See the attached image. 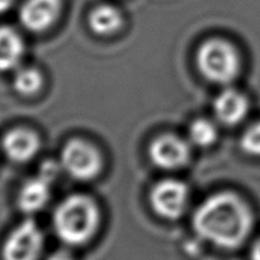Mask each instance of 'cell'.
Listing matches in <instances>:
<instances>
[{"mask_svg":"<svg viewBox=\"0 0 260 260\" xmlns=\"http://www.w3.org/2000/svg\"><path fill=\"white\" fill-rule=\"evenodd\" d=\"M193 228L205 240L226 249L240 246L253 229L246 203L234 193H218L205 201L193 216Z\"/></svg>","mask_w":260,"mask_h":260,"instance_id":"cell-1","label":"cell"},{"mask_svg":"<svg viewBox=\"0 0 260 260\" xmlns=\"http://www.w3.org/2000/svg\"><path fill=\"white\" fill-rule=\"evenodd\" d=\"M99 222L96 205L85 196H70L58 205L53 228L58 239L68 245H83L93 238Z\"/></svg>","mask_w":260,"mask_h":260,"instance_id":"cell-2","label":"cell"},{"mask_svg":"<svg viewBox=\"0 0 260 260\" xmlns=\"http://www.w3.org/2000/svg\"><path fill=\"white\" fill-rule=\"evenodd\" d=\"M197 66L207 80L229 84L238 76L240 60L233 45L222 40H208L198 48Z\"/></svg>","mask_w":260,"mask_h":260,"instance_id":"cell-3","label":"cell"},{"mask_svg":"<svg viewBox=\"0 0 260 260\" xmlns=\"http://www.w3.org/2000/svg\"><path fill=\"white\" fill-rule=\"evenodd\" d=\"M61 167L70 177L79 180L93 179L102 169L98 150L83 140H71L61 152Z\"/></svg>","mask_w":260,"mask_h":260,"instance_id":"cell-4","label":"cell"},{"mask_svg":"<svg viewBox=\"0 0 260 260\" xmlns=\"http://www.w3.org/2000/svg\"><path fill=\"white\" fill-rule=\"evenodd\" d=\"M43 248V235L33 220H25L8 235L3 246L4 260H37Z\"/></svg>","mask_w":260,"mask_h":260,"instance_id":"cell-5","label":"cell"},{"mask_svg":"<svg viewBox=\"0 0 260 260\" xmlns=\"http://www.w3.org/2000/svg\"><path fill=\"white\" fill-rule=\"evenodd\" d=\"M188 197V188L184 183L175 179H165L152 188L150 201L157 215L175 220L180 217L187 208Z\"/></svg>","mask_w":260,"mask_h":260,"instance_id":"cell-6","label":"cell"},{"mask_svg":"<svg viewBox=\"0 0 260 260\" xmlns=\"http://www.w3.org/2000/svg\"><path fill=\"white\" fill-rule=\"evenodd\" d=\"M150 157L161 169H178L184 167L190 156L189 144L174 135H162L150 145Z\"/></svg>","mask_w":260,"mask_h":260,"instance_id":"cell-7","label":"cell"},{"mask_svg":"<svg viewBox=\"0 0 260 260\" xmlns=\"http://www.w3.org/2000/svg\"><path fill=\"white\" fill-rule=\"evenodd\" d=\"M61 0H25L19 10V20L24 28L32 32L48 29L57 19Z\"/></svg>","mask_w":260,"mask_h":260,"instance_id":"cell-8","label":"cell"},{"mask_svg":"<svg viewBox=\"0 0 260 260\" xmlns=\"http://www.w3.org/2000/svg\"><path fill=\"white\" fill-rule=\"evenodd\" d=\"M40 139L27 128L10 129L3 137L2 147L9 160L14 162H27L36 156L40 150Z\"/></svg>","mask_w":260,"mask_h":260,"instance_id":"cell-9","label":"cell"},{"mask_svg":"<svg viewBox=\"0 0 260 260\" xmlns=\"http://www.w3.org/2000/svg\"><path fill=\"white\" fill-rule=\"evenodd\" d=\"M53 180L48 179L38 173L36 178H30L20 187L17 197L18 207L25 213H36L47 205L51 196V184Z\"/></svg>","mask_w":260,"mask_h":260,"instance_id":"cell-10","label":"cell"},{"mask_svg":"<svg viewBox=\"0 0 260 260\" xmlns=\"http://www.w3.org/2000/svg\"><path fill=\"white\" fill-rule=\"evenodd\" d=\"M213 111L218 121L228 126H234L245 118L249 111V102L241 91L226 89L215 99Z\"/></svg>","mask_w":260,"mask_h":260,"instance_id":"cell-11","label":"cell"},{"mask_svg":"<svg viewBox=\"0 0 260 260\" xmlns=\"http://www.w3.org/2000/svg\"><path fill=\"white\" fill-rule=\"evenodd\" d=\"M24 53L22 37L8 25H0V71H9L20 63Z\"/></svg>","mask_w":260,"mask_h":260,"instance_id":"cell-12","label":"cell"},{"mask_svg":"<svg viewBox=\"0 0 260 260\" xmlns=\"http://www.w3.org/2000/svg\"><path fill=\"white\" fill-rule=\"evenodd\" d=\"M89 25L98 35H112L122 25V15L111 5H101L89 15Z\"/></svg>","mask_w":260,"mask_h":260,"instance_id":"cell-13","label":"cell"},{"mask_svg":"<svg viewBox=\"0 0 260 260\" xmlns=\"http://www.w3.org/2000/svg\"><path fill=\"white\" fill-rule=\"evenodd\" d=\"M42 74L33 68L20 69L15 73L13 86L15 91L22 95H33L42 88Z\"/></svg>","mask_w":260,"mask_h":260,"instance_id":"cell-14","label":"cell"},{"mask_svg":"<svg viewBox=\"0 0 260 260\" xmlns=\"http://www.w3.org/2000/svg\"><path fill=\"white\" fill-rule=\"evenodd\" d=\"M189 140L198 147L211 146L217 139V128L208 119H197L189 127Z\"/></svg>","mask_w":260,"mask_h":260,"instance_id":"cell-15","label":"cell"},{"mask_svg":"<svg viewBox=\"0 0 260 260\" xmlns=\"http://www.w3.org/2000/svg\"><path fill=\"white\" fill-rule=\"evenodd\" d=\"M241 149L249 155L260 156V122L249 127L241 136Z\"/></svg>","mask_w":260,"mask_h":260,"instance_id":"cell-16","label":"cell"},{"mask_svg":"<svg viewBox=\"0 0 260 260\" xmlns=\"http://www.w3.org/2000/svg\"><path fill=\"white\" fill-rule=\"evenodd\" d=\"M47 260H74V259L69 253H65V251H58V253H55L53 255H51Z\"/></svg>","mask_w":260,"mask_h":260,"instance_id":"cell-17","label":"cell"},{"mask_svg":"<svg viewBox=\"0 0 260 260\" xmlns=\"http://www.w3.org/2000/svg\"><path fill=\"white\" fill-rule=\"evenodd\" d=\"M14 2L15 0H0V14L9 10L14 4Z\"/></svg>","mask_w":260,"mask_h":260,"instance_id":"cell-18","label":"cell"},{"mask_svg":"<svg viewBox=\"0 0 260 260\" xmlns=\"http://www.w3.org/2000/svg\"><path fill=\"white\" fill-rule=\"evenodd\" d=\"M251 260H260V239L251 249Z\"/></svg>","mask_w":260,"mask_h":260,"instance_id":"cell-19","label":"cell"}]
</instances>
